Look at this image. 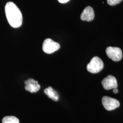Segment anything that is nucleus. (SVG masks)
<instances>
[{
    "label": "nucleus",
    "instance_id": "7",
    "mask_svg": "<svg viewBox=\"0 0 123 123\" xmlns=\"http://www.w3.org/2000/svg\"><path fill=\"white\" fill-rule=\"evenodd\" d=\"M25 88L26 91L31 93L37 92L39 90L41 86L37 81L32 79H29L25 81Z\"/></svg>",
    "mask_w": 123,
    "mask_h": 123
},
{
    "label": "nucleus",
    "instance_id": "12",
    "mask_svg": "<svg viewBox=\"0 0 123 123\" xmlns=\"http://www.w3.org/2000/svg\"><path fill=\"white\" fill-rule=\"evenodd\" d=\"M57 0L59 1V2L61 3H66L68 2L70 0Z\"/></svg>",
    "mask_w": 123,
    "mask_h": 123
},
{
    "label": "nucleus",
    "instance_id": "9",
    "mask_svg": "<svg viewBox=\"0 0 123 123\" xmlns=\"http://www.w3.org/2000/svg\"><path fill=\"white\" fill-rule=\"evenodd\" d=\"M44 93L48 97L52 99L53 100L57 101L59 99V96L57 92L55 91L51 87L49 86L48 88L45 89L44 90Z\"/></svg>",
    "mask_w": 123,
    "mask_h": 123
},
{
    "label": "nucleus",
    "instance_id": "2",
    "mask_svg": "<svg viewBox=\"0 0 123 123\" xmlns=\"http://www.w3.org/2000/svg\"><path fill=\"white\" fill-rule=\"evenodd\" d=\"M104 62L99 57H93L87 66V70L92 74H97L100 72L104 68Z\"/></svg>",
    "mask_w": 123,
    "mask_h": 123
},
{
    "label": "nucleus",
    "instance_id": "11",
    "mask_svg": "<svg viewBox=\"0 0 123 123\" xmlns=\"http://www.w3.org/2000/svg\"><path fill=\"white\" fill-rule=\"evenodd\" d=\"M122 0H107V3L110 6H115L120 3Z\"/></svg>",
    "mask_w": 123,
    "mask_h": 123
},
{
    "label": "nucleus",
    "instance_id": "8",
    "mask_svg": "<svg viewBox=\"0 0 123 123\" xmlns=\"http://www.w3.org/2000/svg\"><path fill=\"white\" fill-rule=\"evenodd\" d=\"M94 12L92 7L88 6L84 9L83 12L81 15L80 18L82 21L90 22L94 18Z\"/></svg>",
    "mask_w": 123,
    "mask_h": 123
},
{
    "label": "nucleus",
    "instance_id": "10",
    "mask_svg": "<svg viewBox=\"0 0 123 123\" xmlns=\"http://www.w3.org/2000/svg\"><path fill=\"white\" fill-rule=\"evenodd\" d=\"M2 123H19L18 118L13 116H7L4 117L2 120Z\"/></svg>",
    "mask_w": 123,
    "mask_h": 123
},
{
    "label": "nucleus",
    "instance_id": "5",
    "mask_svg": "<svg viewBox=\"0 0 123 123\" xmlns=\"http://www.w3.org/2000/svg\"><path fill=\"white\" fill-rule=\"evenodd\" d=\"M102 104L106 110H114L120 106L119 101L111 97L105 96L102 98Z\"/></svg>",
    "mask_w": 123,
    "mask_h": 123
},
{
    "label": "nucleus",
    "instance_id": "4",
    "mask_svg": "<svg viewBox=\"0 0 123 123\" xmlns=\"http://www.w3.org/2000/svg\"><path fill=\"white\" fill-rule=\"evenodd\" d=\"M106 53L108 57L114 61H119L122 58V51L119 48L109 47L106 49Z\"/></svg>",
    "mask_w": 123,
    "mask_h": 123
},
{
    "label": "nucleus",
    "instance_id": "1",
    "mask_svg": "<svg viewBox=\"0 0 123 123\" xmlns=\"http://www.w3.org/2000/svg\"><path fill=\"white\" fill-rule=\"evenodd\" d=\"M5 11L7 21L10 26L14 28L21 26L22 15L20 10L12 2H8L5 6Z\"/></svg>",
    "mask_w": 123,
    "mask_h": 123
},
{
    "label": "nucleus",
    "instance_id": "13",
    "mask_svg": "<svg viewBox=\"0 0 123 123\" xmlns=\"http://www.w3.org/2000/svg\"><path fill=\"white\" fill-rule=\"evenodd\" d=\"M119 92L118 91V89H117V88H114V90H113V92H114V93H118Z\"/></svg>",
    "mask_w": 123,
    "mask_h": 123
},
{
    "label": "nucleus",
    "instance_id": "3",
    "mask_svg": "<svg viewBox=\"0 0 123 123\" xmlns=\"http://www.w3.org/2000/svg\"><path fill=\"white\" fill-rule=\"evenodd\" d=\"M60 44L51 38H47L45 40L43 44V51L48 54L54 53L60 49Z\"/></svg>",
    "mask_w": 123,
    "mask_h": 123
},
{
    "label": "nucleus",
    "instance_id": "6",
    "mask_svg": "<svg viewBox=\"0 0 123 123\" xmlns=\"http://www.w3.org/2000/svg\"><path fill=\"white\" fill-rule=\"evenodd\" d=\"M102 84L104 88L109 90L114 88H117L118 84L116 78L112 75H109L102 81Z\"/></svg>",
    "mask_w": 123,
    "mask_h": 123
}]
</instances>
